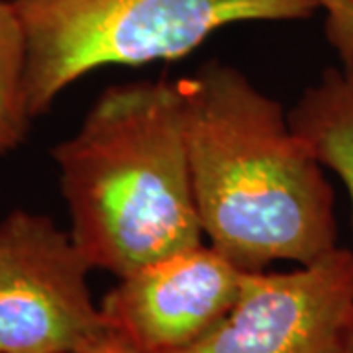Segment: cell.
Instances as JSON below:
<instances>
[{"mask_svg": "<svg viewBox=\"0 0 353 353\" xmlns=\"http://www.w3.org/2000/svg\"><path fill=\"white\" fill-rule=\"evenodd\" d=\"M51 157L69 236L92 269L126 277L204 240L179 83L136 81L102 90Z\"/></svg>", "mask_w": 353, "mask_h": 353, "instance_id": "2", "label": "cell"}, {"mask_svg": "<svg viewBox=\"0 0 353 353\" xmlns=\"http://www.w3.org/2000/svg\"><path fill=\"white\" fill-rule=\"evenodd\" d=\"M81 353H139V352H136L132 345H128L126 341H122L120 338L112 336V334H106L101 341L92 343L90 347L83 350Z\"/></svg>", "mask_w": 353, "mask_h": 353, "instance_id": "10", "label": "cell"}, {"mask_svg": "<svg viewBox=\"0 0 353 353\" xmlns=\"http://www.w3.org/2000/svg\"><path fill=\"white\" fill-rule=\"evenodd\" d=\"M289 118L318 161L340 176L353 212V67H328Z\"/></svg>", "mask_w": 353, "mask_h": 353, "instance_id": "7", "label": "cell"}, {"mask_svg": "<svg viewBox=\"0 0 353 353\" xmlns=\"http://www.w3.org/2000/svg\"><path fill=\"white\" fill-rule=\"evenodd\" d=\"M92 267L50 216L0 222V353H81L106 334L88 290Z\"/></svg>", "mask_w": 353, "mask_h": 353, "instance_id": "4", "label": "cell"}, {"mask_svg": "<svg viewBox=\"0 0 353 353\" xmlns=\"http://www.w3.org/2000/svg\"><path fill=\"white\" fill-rule=\"evenodd\" d=\"M352 343L353 253L336 248L292 271H245L230 312L176 353H347Z\"/></svg>", "mask_w": 353, "mask_h": 353, "instance_id": "5", "label": "cell"}, {"mask_svg": "<svg viewBox=\"0 0 353 353\" xmlns=\"http://www.w3.org/2000/svg\"><path fill=\"white\" fill-rule=\"evenodd\" d=\"M347 353H353V343H352V347H350V350H347Z\"/></svg>", "mask_w": 353, "mask_h": 353, "instance_id": "11", "label": "cell"}, {"mask_svg": "<svg viewBox=\"0 0 353 353\" xmlns=\"http://www.w3.org/2000/svg\"><path fill=\"white\" fill-rule=\"evenodd\" d=\"M26 41L32 120L102 67L185 57L220 28L306 20L318 0H10Z\"/></svg>", "mask_w": 353, "mask_h": 353, "instance_id": "3", "label": "cell"}, {"mask_svg": "<svg viewBox=\"0 0 353 353\" xmlns=\"http://www.w3.org/2000/svg\"><path fill=\"white\" fill-rule=\"evenodd\" d=\"M179 88L194 204L210 245L243 271L312 263L336 250L334 189L289 112L216 59Z\"/></svg>", "mask_w": 353, "mask_h": 353, "instance_id": "1", "label": "cell"}, {"mask_svg": "<svg viewBox=\"0 0 353 353\" xmlns=\"http://www.w3.org/2000/svg\"><path fill=\"white\" fill-rule=\"evenodd\" d=\"M243 273L201 241L120 277L101 312L108 332L136 352H183L230 312Z\"/></svg>", "mask_w": 353, "mask_h": 353, "instance_id": "6", "label": "cell"}, {"mask_svg": "<svg viewBox=\"0 0 353 353\" xmlns=\"http://www.w3.org/2000/svg\"><path fill=\"white\" fill-rule=\"evenodd\" d=\"M328 12L326 34L341 61L353 63V0H318Z\"/></svg>", "mask_w": 353, "mask_h": 353, "instance_id": "9", "label": "cell"}, {"mask_svg": "<svg viewBox=\"0 0 353 353\" xmlns=\"http://www.w3.org/2000/svg\"><path fill=\"white\" fill-rule=\"evenodd\" d=\"M32 116L26 101V41L10 0H0V155L26 139Z\"/></svg>", "mask_w": 353, "mask_h": 353, "instance_id": "8", "label": "cell"}]
</instances>
